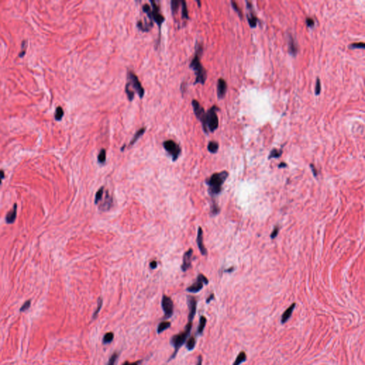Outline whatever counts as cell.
Returning a JSON list of instances; mask_svg holds the SVG:
<instances>
[{
    "label": "cell",
    "mask_w": 365,
    "mask_h": 365,
    "mask_svg": "<svg viewBox=\"0 0 365 365\" xmlns=\"http://www.w3.org/2000/svg\"><path fill=\"white\" fill-rule=\"evenodd\" d=\"M203 50L202 45L196 44V53H195L193 59L190 63V68L195 72L196 76L194 84H201L203 85L206 83L207 76H208L206 69L203 67L200 61V57L203 53Z\"/></svg>",
    "instance_id": "obj_1"
},
{
    "label": "cell",
    "mask_w": 365,
    "mask_h": 365,
    "mask_svg": "<svg viewBox=\"0 0 365 365\" xmlns=\"http://www.w3.org/2000/svg\"><path fill=\"white\" fill-rule=\"evenodd\" d=\"M228 173L225 171L213 173L206 181L208 186V193L210 196L215 197L222 191L223 185L228 177Z\"/></svg>",
    "instance_id": "obj_2"
},
{
    "label": "cell",
    "mask_w": 365,
    "mask_h": 365,
    "mask_svg": "<svg viewBox=\"0 0 365 365\" xmlns=\"http://www.w3.org/2000/svg\"><path fill=\"white\" fill-rule=\"evenodd\" d=\"M220 111L218 106H213L206 113L205 118L202 122L204 132L208 134V132L213 133L218 128L219 120L217 111Z\"/></svg>",
    "instance_id": "obj_3"
},
{
    "label": "cell",
    "mask_w": 365,
    "mask_h": 365,
    "mask_svg": "<svg viewBox=\"0 0 365 365\" xmlns=\"http://www.w3.org/2000/svg\"><path fill=\"white\" fill-rule=\"evenodd\" d=\"M192 329V322H189L187 325L186 326L185 330L179 334L173 336L171 339V344L174 347V352L173 353L172 356L170 357V359H173L178 352L180 348H181L182 345L185 344L186 340H187L188 336L191 334V331Z\"/></svg>",
    "instance_id": "obj_4"
},
{
    "label": "cell",
    "mask_w": 365,
    "mask_h": 365,
    "mask_svg": "<svg viewBox=\"0 0 365 365\" xmlns=\"http://www.w3.org/2000/svg\"><path fill=\"white\" fill-rule=\"evenodd\" d=\"M150 4L152 5V9L148 4H144L143 6V11L147 14L148 18L150 19V21L153 22L154 21L158 24L159 29H160L161 24L165 21V18L160 13L159 7L155 4V2L154 1H150Z\"/></svg>",
    "instance_id": "obj_5"
},
{
    "label": "cell",
    "mask_w": 365,
    "mask_h": 365,
    "mask_svg": "<svg viewBox=\"0 0 365 365\" xmlns=\"http://www.w3.org/2000/svg\"><path fill=\"white\" fill-rule=\"evenodd\" d=\"M127 79L128 81L127 84H126V86H128L130 87L132 86V88L133 89V91H134V93L136 92V93L138 95V96H139L141 99H142L145 94V90L142 86L141 84L140 81L138 80V77L136 76V75L133 72L128 71L127 74Z\"/></svg>",
    "instance_id": "obj_6"
},
{
    "label": "cell",
    "mask_w": 365,
    "mask_h": 365,
    "mask_svg": "<svg viewBox=\"0 0 365 365\" xmlns=\"http://www.w3.org/2000/svg\"><path fill=\"white\" fill-rule=\"evenodd\" d=\"M163 146L168 153L172 156L173 161H176L181 153V148L180 146L172 140L165 141L163 143Z\"/></svg>",
    "instance_id": "obj_7"
},
{
    "label": "cell",
    "mask_w": 365,
    "mask_h": 365,
    "mask_svg": "<svg viewBox=\"0 0 365 365\" xmlns=\"http://www.w3.org/2000/svg\"><path fill=\"white\" fill-rule=\"evenodd\" d=\"M161 305L163 310H164L165 316V319H169L173 315L174 312V305L173 302L171 300L170 297H168L166 295H164L162 298L161 301Z\"/></svg>",
    "instance_id": "obj_8"
},
{
    "label": "cell",
    "mask_w": 365,
    "mask_h": 365,
    "mask_svg": "<svg viewBox=\"0 0 365 365\" xmlns=\"http://www.w3.org/2000/svg\"><path fill=\"white\" fill-rule=\"evenodd\" d=\"M208 284V280L207 279V277L205 275H203V274H199L198 277H197L196 281L192 285L189 286L186 289V290L191 293H197L203 289L204 284Z\"/></svg>",
    "instance_id": "obj_9"
},
{
    "label": "cell",
    "mask_w": 365,
    "mask_h": 365,
    "mask_svg": "<svg viewBox=\"0 0 365 365\" xmlns=\"http://www.w3.org/2000/svg\"><path fill=\"white\" fill-rule=\"evenodd\" d=\"M247 4V19L249 23V25L251 28H255L257 26V16L255 15L253 9H252V5L251 2L246 1Z\"/></svg>",
    "instance_id": "obj_10"
},
{
    "label": "cell",
    "mask_w": 365,
    "mask_h": 365,
    "mask_svg": "<svg viewBox=\"0 0 365 365\" xmlns=\"http://www.w3.org/2000/svg\"><path fill=\"white\" fill-rule=\"evenodd\" d=\"M192 106H193V111L196 118L202 123L203 121L204 118H205L206 113L205 110H204L203 107L202 106L200 103L196 100L192 101Z\"/></svg>",
    "instance_id": "obj_11"
},
{
    "label": "cell",
    "mask_w": 365,
    "mask_h": 365,
    "mask_svg": "<svg viewBox=\"0 0 365 365\" xmlns=\"http://www.w3.org/2000/svg\"><path fill=\"white\" fill-rule=\"evenodd\" d=\"M188 305L189 309V314H188V320L189 322H192L193 318L196 315V310H197V300L194 297L188 296Z\"/></svg>",
    "instance_id": "obj_12"
},
{
    "label": "cell",
    "mask_w": 365,
    "mask_h": 365,
    "mask_svg": "<svg viewBox=\"0 0 365 365\" xmlns=\"http://www.w3.org/2000/svg\"><path fill=\"white\" fill-rule=\"evenodd\" d=\"M193 250L192 248H190L188 251L186 252L183 255V260H182V264L181 265V270L183 272H186L188 269L191 268V262H192V255H193Z\"/></svg>",
    "instance_id": "obj_13"
},
{
    "label": "cell",
    "mask_w": 365,
    "mask_h": 365,
    "mask_svg": "<svg viewBox=\"0 0 365 365\" xmlns=\"http://www.w3.org/2000/svg\"><path fill=\"white\" fill-rule=\"evenodd\" d=\"M227 83L223 79H219L217 84V95L219 99H222L225 97L227 92Z\"/></svg>",
    "instance_id": "obj_14"
},
{
    "label": "cell",
    "mask_w": 365,
    "mask_h": 365,
    "mask_svg": "<svg viewBox=\"0 0 365 365\" xmlns=\"http://www.w3.org/2000/svg\"><path fill=\"white\" fill-rule=\"evenodd\" d=\"M197 244H198V246L199 250H200V251H201V253L203 255H207V250H206L205 245H204V244H203V230H202V228L201 227H199L198 230V235H197Z\"/></svg>",
    "instance_id": "obj_15"
},
{
    "label": "cell",
    "mask_w": 365,
    "mask_h": 365,
    "mask_svg": "<svg viewBox=\"0 0 365 365\" xmlns=\"http://www.w3.org/2000/svg\"><path fill=\"white\" fill-rule=\"evenodd\" d=\"M112 203H113V200H112V197H111L109 195L108 191L106 192V196L104 198V201L100 203L99 205V209L103 211H107L111 208Z\"/></svg>",
    "instance_id": "obj_16"
},
{
    "label": "cell",
    "mask_w": 365,
    "mask_h": 365,
    "mask_svg": "<svg viewBox=\"0 0 365 365\" xmlns=\"http://www.w3.org/2000/svg\"><path fill=\"white\" fill-rule=\"evenodd\" d=\"M288 47L289 53L295 57L297 53H298V46L295 41H294V39L291 35H289V41H288Z\"/></svg>",
    "instance_id": "obj_17"
},
{
    "label": "cell",
    "mask_w": 365,
    "mask_h": 365,
    "mask_svg": "<svg viewBox=\"0 0 365 365\" xmlns=\"http://www.w3.org/2000/svg\"><path fill=\"white\" fill-rule=\"evenodd\" d=\"M294 307H295V303H293V305H291L285 311H284V313L283 314V315H282V318H281L282 323H285L287 321L289 320V317H291L292 313H293L294 309Z\"/></svg>",
    "instance_id": "obj_18"
},
{
    "label": "cell",
    "mask_w": 365,
    "mask_h": 365,
    "mask_svg": "<svg viewBox=\"0 0 365 365\" xmlns=\"http://www.w3.org/2000/svg\"><path fill=\"white\" fill-rule=\"evenodd\" d=\"M16 218V205L14 204V208L8 212L6 217V221L7 223H13Z\"/></svg>",
    "instance_id": "obj_19"
},
{
    "label": "cell",
    "mask_w": 365,
    "mask_h": 365,
    "mask_svg": "<svg viewBox=\"0 0 365 365\" xmlns=\"http://www.w3.org/2000/svg\"><path fill=\"white\" fill-rule=\"evenodd\" d=\"M137 26L141 31H143V32H148L153 27V22L149 21L148 23L143 24L141 21H138L137 23Z\"/></svg>",
    "instance_id": "obj_20"
},
{
    "label": "cell",
    "mask_w": 365,
    "mask_h": 365,
    "mask_svg": "<svg viewBox=\"0 0 365 365\" xmlns=\"http://www.w3.org/2000/svg\"><path fill=\"white\" fill-rule=\"evenodd\" d=\"M145 132H146V128H144V127L140 128L139 130H138L137 132H136L135 133V135L133 136V138H132V140L131 141L130 144H129V146H132V145L134 144V143L136 141H137L138 139H139L141 136H142L143 134H144Z\"/></svg>",
    "instance_id": "obj_21"
},
{
    "label": "cell",
    "mask_w": 365,
    "mask_h": 365,
    "mask_svg": "<svg viewBox=\"0 0 365 365\" xmlns=\"http://www.w3.org/2000/svg\"><path fill=\"white\" fill-rule=\"evenodd\" d=\"M170 327H171V322L169 321H163L158 326L157 333L158 334H160V333L164 332L165 330H167Z\"/></svg>",
    "instance_id": "obj_22"
},
{
    "label": "cell",
    "mask_w": 365,
    "mask_h": 365,
    "mask_svg": "<svg viewBox=\"0 0 365 365\" xmlns=\"http://www.w3.org/2000/svg\"><path fill=\"white\" fill-rule=\"evenodd\" d=\"M282 154H283V150L277 149V148H273V149H272L270 151V153L268 159H278V158L281 156Z\"/></svg>",
    "instance_id": "obj_23"
},
{
    "label": "cell",
    "mask_w": 365,
    "mask_h": 365,
    "mask_svg": "<svg viewBox=\"0 0 365 365\" xmlns=\"http://www.w3.org/2000/svg\"><path fill=\"white\" fill-rule=\"evenodd\" d=\"M219 148V144L216 141H210L208 145V151L211 153H216Z\"/></svg>",
    "instance_id": "obj_24"
},
{
    "label": "cell",
    "mask_w": 365,
    "mask_h": 365,
    "mask_svg": "<svg viewBox=\"0 0 365 365\" xmlns=\"http://www.w3.org/2000/svg\"><path fill=\"white\" fill-rule=\"evenodd\" d=\"M206 322H207L206 318L204 317V316H201V318H200V323H199V325H198V331H197V332H198V335L203 334L204 328H205V327H206Z\"/></svg>",
    "instance_id": "obj_25"
},
{
    "label": "cell",
    "mask_w": 365,
    "mask_h": 365,
    "mask_svg": "<svg viewBox=\"0 0 365 365\" xmlns=\"http://www.w3.org/2000/svg\"><path fill=\"white\" fill-rule=\"evenodd\" d=\"M171 10L173 15H176L178 11L179 7L181 4V1H178V0H173L171 1Z\"/></svg>",
    "instance_id": "obj_26"
},
{
    "label": "cell",
    "mask_w": 365,
    "mask_h": 365,
    "mask_svg": "<svg viewBox=\"0 0 365 365\" xmlns=\"http://www.w3.org/2000/svg\"><path fill=\"white\" fill-rule=\"evenodd\" d=\"M247 358V356H246V354H245V352H240L239 354L238 355L237 358H236L235 361L234 363H233V365H240L241 363H243V362H245V360H246Z\"/></svg>",
    "instance_id": "obj_27"
},
{
    "label": "cell",
    "mask_w": 365,
    "mask_h": 365,
    "mask_svg": "<svg viewBox=\"0 0 365 365\" xmlns=\"http://www.w3.org/2000/svg\"><path fill=\"white\" fill-rule=\"evenodd\" d=\"M196 338H195L193 336H191V337H190L189 339L187 340L186 346L187 347V349H188V350H193L194 349V347H196Z\"/></svg>",
    "instance_id": "obj_28"
},
{
    "label": "cell",
    "mask_w": 365,
    "mask_h": 365,
    "mask_svg": "<svg viewBox=\"0 0 365 365\" xmlns=\"http://www.w3.org/2000/svg\"><path fill=\"white\" fill-rule=\"evenodd\" d=\"M181 6H182V12H181V14H182V19H189V16H188V9H187V5H186V2L185 1H181Z\"/></svg>",
    "instance_id": "obj_29"
},
{
    "label": "cell",
    "mask_w": 365,
    "mask_h": 365,
    "mask_svg": "<svg viewBox=\"0 0 365 365\" xmlns=\"http://www.w3.org/2000/svg\"><path fill=\"white\" fill-rule=\"evenodd\" d=\"M113 338H114V335L113 332H107L106 334L104 335V337L103 338V343L104 344H109V343H111L112 341L113 340Z\"/></svg>",
    "instance_id": "obj_30"
},
{
    "label": "cell",
    "mask_w": 365,
    "mask_h": 365,
    "mask_svg": "<svg viewBox=\"0 0 365 365\" xmlns=\"http://www.w3.org/2000/svg\"><path fill=\"white\" fill-rule=\"evenodd\" d=\"M103 194H104V187H101V188H99L98 190V191L96 192V197H95V201H94V203L95 204H99V202L101 201L102 199V197H103Z\"/></svg>",
    "instance_id": "obj_31"
},
{
    "label": "cell",
    "mask_w": 365,
    "mask_h": 365,
    "mask_svg": "<svg viewBox=\"0 0 365 365\" xmlns=\"http://www.w3.org/2000/svg\"><path fill=\"white\" fill-rule=\"evenodd\" d=\"M64 116V110L61 106L57 107L55 111V119L57 121H60Z\"/></svg>",
    "instance_id": "obj_32"
},
{
    "label": "cell",
    "mask_w": 365,
    "mask_h": 365,
    "mask_svg": "<svg viewBox=\"0 0 365 365\" xmlns=\"http://www.w3.org/2000/svg\"><path fill=\"white\" fill-rule=\"evenodd\" d=\"M106 159V153L105 149H101L98 155V160L100 164H104Z\"/></svg>",
    "instance_id": "obj_33"
},
{
    "label": "cell",
    "mask_w": 365,
    "mask_h": 365,
    "mask_svg": "<svg viewBox=\"0 0 365 365\" xmlns=\"http://www.w3.org/2000/svg\"><path fill=\"white\" fill-rule=\"evenodd\" d=\"M102 305H103V300H102V298H99L98 299V306H97L96 310H95V312L93 314V317H92V318H93V320H94V319L96 318L97 317V315H99V312H100V310H101V307H102Z\"/></svg>",
    "instance_id": "obj_34"
},
{
    "label": "cell",
    "mask_w": 365,
    "mask_h": 365,
    "mask_svg": "<svg viewBox=\"0 0 365 365\" xmlns=\"http://www.w3.org/2000/svg\"><path fill=\"white\" fill-rule=\"evenodd\" d=\"M118 357V354L117 353V352H114V353L110 357V358H109L108 363H107V365H115Z\"/></svg>",
    "instance_id": "obj_35"
},
{
    "label": "cell",
    "mask_w": 365,
    "mask_h": 365,
    "mask_svg": "<svg viewBox=\"0 0 365 365\" xmlns=\"http://www.w3.org/2000/svg\"><path fill=\"white\" fill-rule=\"evenodd\" d=\"M321 89H322V86H321V81L320 79L317 78V81H316V86L315 88V93L316 96H318L321 93Z\"/></svg>",
    "instance_id": "obj_36"
},
{
    "label": "cell",
    "mask_w": 365,
    "mask_h": 365,
    "mask_svg": "<svg viewBox=\"0 0 365 365\" xmlns=\"http://www.w3.org/2000/svg\"><path fill=\"white\" fill-rule=\"evenodd\" d=\"M365 47V44L363 42H358V43H354L349 45V48L351 49H364Z\"/></svg>",
    "instance_id": "obj_37"
},
{
    "label": "cell",
    "mask_w": 365,
    "mask_h": 365,
    "mask_svg": "<svg viewBox=\"0 0 365 365\" xmlns=\"http://www.w3.org/2000/svg\"><path fill=\"white\" fill-rule=\"evenodd\" d=\"M219 212H220V208H219L217 204L215 203V202L213 201L212 206H211V213L213 215H217Z\"/></svg>",
    "instance_id": "obj_38"
},
{
    "label": "cell",
    "mask_w": 365,
    "mask_h": 365,
    "mask_svg": "<svg viewBox=\"0 0 365 365\" xmlns=\"http://www.w3.org/2000/svg\"><path fill=\"white\" fill-rule=\"evenodd\" d=\"M231 4H232V7H233V8L234 9V10L238 13V16H240V19H243V13H242L241 10H240V9L239 8V7H238L237 4H236L235 2L232 1V2H231Z\"/></svg>",
    "instance_id": "obj_39"
},
{
    "label": "cell",
    "mask_w": 365,
    "mask_h": 365,
    "mask_svg": "<svg viewBox=\"0 0 365 365\" xmlns=\"http://www.w3.org/2000/svg\"><path fill=\"white\" fill-rule=\"evenodd\" d=\"M306 24H307V26L309 28H313L314 26H315V21H314V19L310 18V17H307L306 19Z\"/></svg>",
    "instance_id": "obj_40"
},
{
    "label": "cell",
    "mask_w": 365,
    "mask_h": 365,
    "mask_svg": "<svg viewBox=\"0 0 365 365\" xmlns=\"http://www.w3.org/2000/svg\"><path fill=\"white\" fill-rule=\"evenodd\" d=\"M30 305H31V301L30 300L26 301V303H24L22 306H21V307L20 309L21 312H24V311H26V310H28V309L30 308Z\"/></svg>",
    "instance_id": "obj_41"
},
{
    "label": "cell",
    "mask_w": 365,
    "mask_h": 365,
    "mask_svg": "<svg viewBox=\"0 0 365 365\" xmlns=\"http://www.w3.org/2000/svg\"><path fill=\"white\" fill-rule=\"evenodd\" d=\"M278 233H279V228L277 227V226H276L270 235L271 239H274V238H275L277 237V235H278Z\"/></svg>",
    "instance_id": "obj_42"
},
{
    "label": "cell",
    "mask_w": 365,
    "mask_h": 365,
    "mask_svg": "<svg viewBox=\"0 0 365 365\" xmlns=\"http://www.w3.org/2000/svg\"><path fill=\"white\" fill-rule=\"evenodd\" d=\"M157 266H158V265H157V262L156 261H155V260H153V261L150 262V268L153 269V270H154V269L156 268Z\"/></svg>",
    "instance_id": "obj_43"
},
{
    "label": "cell",
    "mask_w": 365,
    "mask_h": 365,
    "mask_svg": "<svg viewBox=\"0 0 365 365\" xmlns=\"http://www.w3.org/2000/svg\"><path fill=\"white\" fill-rule=\"evenodd\" d=\"M140 362H141L140 361H137V362H124L123 365H139Z\"/></svg>",
    "instance_id": "obj_44"
},
{
    "label": "cell",
    "mask_w": 365,
    "mask_h": 365,
    "mask_svg": "<svg viewBox=\"0 0 365 365\" xmlns=\"http://www.w3.org/2000/svg\"><path fill=\"white\" fill-rule=\"evenodd\" d=\"M310 167H311V169H312V171L313 175L315 177H317V170H316V169H315V165H314L313 164H310Z\"/></svg>",
    "instance_id": "obj_45"
},
{
    "label": "cell",
    "mask_w": 365,
    "mask_h": 365,
    "mask_svg": "<svg viewBox=\"0 0 365 365\" xmlns=\"http://www.w3.org/2000/svg\"><path fill=\"white\" fill-rule=\"evenodd\" d=\"M213 299H214V294H211L209 296L208 298H207V300H206V303H210V302L211 300H213Z\"/></svg>",
    "instance_id": "obj_46"
},
{
    "label": "cell",
    "mask_w": 365,
    "mask_h": 365,
    "mask_svg": "<svg viewBox=\"0 0 365 365\" xmlns=\"http://www.w3.org/2000/svg\"><path fill=\"white\" fill-rule=\"evenodd\" d=\"M4 177H5V176H4V173L3 171L1 170V171H0V184L2 183V180L3 179Z\"/></svg>",
    "instance_id": "obj_47"
},
{
    "label": "cell",
    "mask_w": 365,
    "mask_h": 365,
    "mask_svg": "<svg viewBox=\"0 0 365 365\" xmlns=\"http://www.w3.org/2000/svg\"><path fill=\"white\" fill-rule=\"evenodd\" d=\"M202 362H203V359H202V357L200 355L198 357V362H197L196 365H202Z\"/></svg>",
    "instance_id": "obj_48"
},
{
    "label": "cell",
    "mask_w": 365,
    "mask_h": 365,
    "mask_svg": "<svg viewBox=\"0 0 365 365\" xmlns=\"http://www.w3.org/2000/svg\"><path fill=\"white\" fill-rule=\"evenodd\" d=\"M285 167H287V164L284 162H282L281 164L278 165V168H280V169H282V168H285Z\"/></svg>",
    "instance_id": "obj_49"
},
{
    "label": "cell",
    "mask_w": 365,
    "mask_h": 365,
    "mask_svg": "<svg viewBox=\"0 0 365 365\" xmlns=\"http://www.w3.org/2000/svg\"><path fill=\"white\" fill-rule=\"evenodd\" d=\"M197 2H198V7H201V2H199V1H197Z\"/></svg>",
    "instance_id": "obj_50"
}]
</instances>
